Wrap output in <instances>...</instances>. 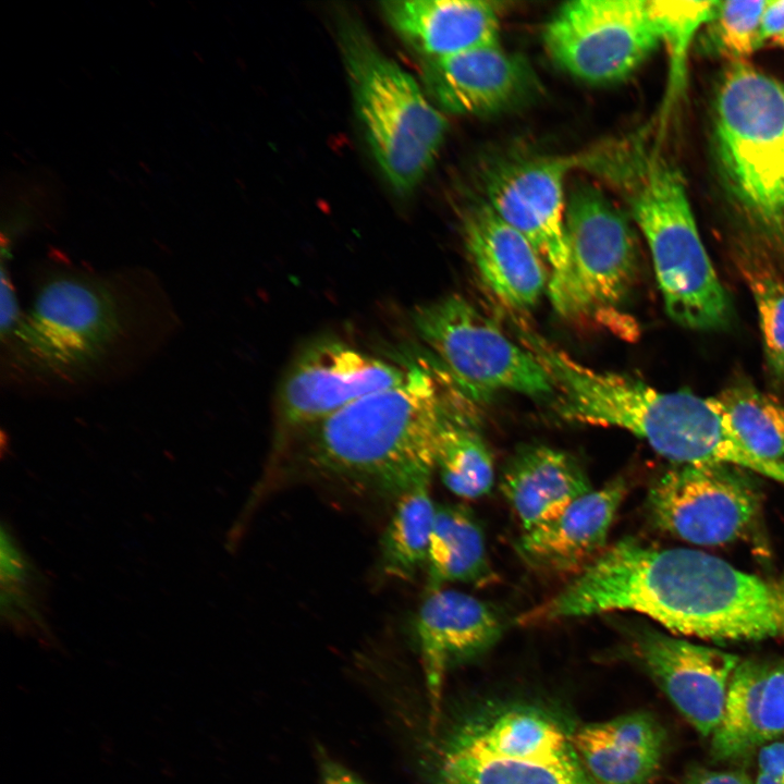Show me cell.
I'll return each mask as SVG.
<instances>
[{"label": "cell", "mask_w": 784, "mask_h": 784, "mask_svg": "<svg viewBox=\"0 0 784 784\" xmlns=\"http://www.w3.org/2000/svg\"><path fill=\"white\" fill-rule=\"evenodd\" d=\"M719 151L744 201L767 218L784 210V84L735 62L715 106Z\"/></svg>", "instance_id": "obj_7"}, {"label": "cell", "mask_w": 784, "mask_h": 784, "mask_svg": "<svg viewBox=\"0 0 784 784\" xmlns=\"http://www.w3.org/2000/svg\"><path fill=\"white\" fill-rule=\"evenodd\" d=\"M725 464H679L649 490L648 511L662 530L689 543L738 539L755 519L758 493L743 471Z\"/></svg>", "instance_id": "obj_12"}, {"label": "cell", "mask_w": 784, "mask_h": 784, "mask_svg": "<svg viewBox=\"0 0 784 784\" xmlns=\"http://www.w3.org/2000/svg\"><path fill=\"white\" fill-rule=\"evenodd\" d=\"M710 402L759 456L784 462V404L747 381L727 385Z\"/></svg>", "instance_id": "obj_29"}, {"label": "cell", "mask_w": 784, "mask_h": 784, "mask_svg": "<svg viewBox=\"0 0 784 784\" xmlns=\"http://www.w3.org/2000/svg\"><path fill=\"white\" fill-rule=\"evenodd\" d=\"M339 36L369 149L391 186L407 194L432 167L448 131L446 119L356 19H342Z\"/></svg>", "instance_id": "obj_6"}, {"label": "cell", "mask_w": 784, "mask_h": 784, "mask_svg": "<svg viewBox=\"0 0 784 784\" xmlns=\"http://www.w3.org/2000/svg\"><path fill=\"white\" fill-rule=\"evenodd\" d=\"M660 41L669 50L671 84L684 81L686 60L693 38L701 25L711 21L718 1L647 0Z\"/></svg>", "instance_id": "obj_30"}, {"label": "cell", "mask_w": 784, "mask_h": 784, "mask_svg": "<svg viewBox=\"0 0 784 784\" xmlns=\"http://www.w3.org/2000/svg\"><path fill=\"white\" fill-rule=\"evenodd\" d=\"M431 723L440 715L443 681L454 665L487 652L502 635L498 613L462 591L427 592L415 621Z\"/></svg>", "instance_id": "obj_16"}, {"label": "cell", "mask_w": 784, "mask_h": 784, "mask_svg": "<svg viewBox=\"0 0 784 784\" xmlns=\"http://www.w3.org/2000/svg\"><path fill=\"white\" fill-rule=\"evenodd\" d=\"M45 577L7 523L1 526V617L21 635L51 644L46 617Z\"/></svg>", "instance_id": "obj_28"}, {"label": "cell", "mask_w": 784, "mask_h": 784, "mask_svg": "<svg viewBox=\"0 0 784 784\" xmlns=\"http://www.w3.org/2000/svg\"><path fill=\"white\" fill-rule=\"evenodd\" d=\"M678 784H755V782L743 771L712 770L696 765L687 769Z\"/></svg>", "instance_id": "obj_34"}, {"label": "cell", "mask_w": 784, "mask_h": 784, "mask_svg": "<svg viewBox=\"0 0 784 784\" xmlns=\"http://www.w3.org/2000/svg\"><path fill=\"white\" fill-rule=\"evenodd\" d=\"M633 645L647 673L677 711L701 736H711L721 722L739 658L650 628L637 632Z\"/></svg>", "instance_id": "obj_14"}, {"label": "cell", "mask_w": 784, "mask_h": 784, "mask_svg": "<svg viewBox=\"0 0 784 784\" xmlns=\"http://www.w3.org/2000/svg\"><path fill=\"white\" fill-rule=\"evenodd\" d=\"M761 44L772 41L784 45V0H767L760 30Z\"/></svg>", "instance_id": "obj_35"}, {"label": "cell", "mask_w": 784, "mask_h": 784, "mask_svg": "<svg viewBox=\"0 0 784 784\" xmlns=\"http://www.w3.org/2000/svg\"><path fill=\"white\" fill-rule=\"evenodd\" d=\"M465 407V403L455 400L441 434L434 470L452 493L477 499L492 488L493 458L479 433L474 412Z\"/></svg>", "instance_id": "obj_26"}, {"label": "cell", "mask_w": 784, "mask_h": 784, "mask_svg": "<svg viewBox=\"0 0 784 784\" xmlns=\"http://www.w3.org/2000/svg\"><path fill=\"white\" fill-rule=\"evenodd\" d=\"M412 319L419 338L464 396L478 400L495 391L536 399L554 395L552 381L538 360L463 296L451 294L420 305Z\"/></svg>", "instance_id": "obj_8"}, {"label": "cell", "mask_w": 784, "mask_h": 784, "mask_svg": "<svg viewBox=\"0 0 784 784\" xmlns=\"http://www.w3.org/2000/svg\"><path fill=\"white\" fill-rule=\"evenodd\" d=\"M543 42L568 74L603 85L627 78L660 37L647 0H575L550 17Z\"/></svg>", "instance_id": "obj_10"}, {"label": "cell", "mask_w": 784, "mask_h": 784, "mask_svg": "<svg viewBox=\"0 0 784 784\" xmlns=\"http://www.w3.org/2000/svg\"><path fill=\"white\" fill-rule=\"evenodd\" d=\"M572 743L596 784H651L666 734L653 715L638 711L587 724L572 735Z\"/></svg>", "instance_id": "obj_21"}, {"label": "cell", "mask_w": 784, "mask_h": 784, "mask_svg": "<svg viewBox=\"0 0 784 784\" xmlns=\"http://www.w3.org/2000/svg\"><path fill=\"white\" fill-rule=\"evenodd\" d=\"M381 11L422 60L499 42L497 3L479 0H390Z\"/></svg>", "instance_id": "obj_20"}, {"label": "cell", "mask_w": 784, "mask_h": 784, "mask_svg": "<svg viewBox=\"0 0 784 784\" xmlns=\"http://www.w3.org/2000/svg\"><path fill=\"white\" fill-rule=\"evenodd\" d=\"M143 309L121 278L54 272L7 334L12 367L75 381L95 373L131 341Z\"/></svg>", "instance_id": "obj_4"}, {"label": "cell", "mask_w": 784, "mask_h": 784, "mask_svg": "<svg viewBox=\"0 0 784 784\" xmlns=\"http://www.w3.org/2000/svg\"><path fill=\"white\" fill-rule=\"evenodd\" d=\"M755 784H784V742H771L758 751Z\"/></svg>", "instance_id": "obj_33"}, {"label": "cell", "mask_w": 784, "mask_h": 784, "mask_svg": "<svg viewBox=\"0 0 784 784\" xmlns=\"http://www.w3.org/2000/svg\"><path fill=\"white\" fill-rule=\"evenodd\" d=\"M501 490L528 530L559 515L591 488L581 465L568 453L527 445L507 462Z\"/></svg>", "instance_id": "obj_22"}, {"label": "cell", "mask_w": 784, "mask_h": 784, "mask_svg": "<svg viewBox=\"0 0 784 784\" xmlns=\"http://www.w3.org/2000/svg\"><path fill=\"white\" fill-rule=\"evenodd\" d=\"M429 482L421 481L396 498L379 550V566L389 577L412 580L426 569L437 507Z\"/></svg>", "instance_id": "obj_27"}, {"label": "cell", "mask_w": 784, "mask_h": 784, "mask_svg": "<svg viewBox=\"0 0 784 784\" xmlns=\"http://www.w3.org/2000/svg\"><path fill=\"white\" fill-rule=\"evenodd\" d=\"M421 73L433 103L455 114L500 113L522 105L539 86L529 64L499 42L425 59Z\"/></svg>", "instance_id": "obj_15"}, {"label": "cell", "mask_w": 784, "mask_h": 784, "mask_svg": "<svg viewBox=\"0 0 784 784\" xmlns=\"http://www.w3.org/2000/svg\"><path fill=\"white\" fill-rule=\"evenodd\" d=\"M765 0L718 1L711 21L720 49L736 62L749 57L761 44V19Z\"/></svg>", "instance_id": "obj_32"}, {"label": "cell", "mask_w": 784, "mask_h": 784, "mask_svg": "<svg viewBox=\"0 0 784 784\" xmlns=\"http://www.w3.org/2000/svg\"><path fill=\"white\" fill-rule=\"evenodd\" d=\"M407 371L339 340L314 341L299 351L281 382L280 420L302 431L367 395L397 385Z\"/></svg>", "instance_id": "obj_13"}, {"label": "cell", "mask_w": 784, "mask_h": 784, "mask_svg": "<svg viewBox=\"0 0 784 784\" xmlns=\"http://www.w3.org/2000/svg\"><path fill=\"white\" fill-rule=\"evenodd\" d=\"M603 170L626 191L630 213L652 257L667 315L694 330L728 324L732 307L703 246L684 182L657 157L638 160L599 156Z\"/></svg>", "instance_id": "obj_5"}, {"label": "cell", "mask_w": 784, "mask_h": 784, "mask_svg": "<svg viewBox=\"0 0 784 784\" xmlns=\"http://www.w3.org/2000/svg\"><path fill=\"white\" fill-rule=\"evenodd\" d=\"M327 784H362L354 777L345 773L332 774Z\"/></svg>", "instance_id": "obj_36"}, {"label": "cell", "mask_w": 784, "mask_h": 784, "mask_svg": "<svg viewBox=\"0 0 784 784\" xmlns=\"http://www.w3.org/2000/svg\"><path fill=\"white\" fill-rule=\"evenodd\" d=\"M565 411L573 422L625 429L678 464L731 465L784 486V462L756 454L709 397L688 390L663 392L583 366L568 381Z\"/></svg>", "instance_id": "obj_3"}, {"label": "cell", "mask_w": 784, "mask_h": 784, "mask_svg": "<svg viewBox=\"0 0 784 784\" xmlns=\"http://www.w3.org/2000/svg\"><path fill=\"white\" fill-rule=\"evenodd\" d=\"M754 295L768 375L784 393V281L768 270H745Z\"/></svg>", "instance_id": "obj_31"}, {"label": "cell", "mask_w": 784, "mask_h": 784, "mask_svg": "<svg viewBox=\"0 0 784 784\" xmlns=\"http://www.w3.org/2000/svg\"><path fill=\"white\" fill-rule=\"evenodd\" d=\"M446 745L478 756L552 760L575 752L572 736L547 712L512 707L462 725Z\"/></svg>", "instance_id": "obj_23"}, {"label": "cell", "mask_w": 784, "mask_h": 784, "mask_svg": "<svg viewBox=\"0 0 784 784\" xmlns=\"http://www.w3.org/2000/svg\"><path fill=\"white\" fill-rule=\"evenodd\" d=\"M426 573L427 592L448 583L486 585L494 579L482 530L468 509L437 505Z\"/></svg>", "instance_id": "obj_24"}, {"label": "cell", "mask_w": 784, "mask_h": 784, "mask_svg": "<svg viewBox=\"0 0 784 784\" xmlns=\"http://www.w3.org/2000/svg\"><path fill=\"white\" fill-rule=\"evenodd\" d=\"M437 784H596L576 751L552 760L478 756L445 745Z\"/></svg>", "instance_id": "obj_25"}, {"label": "cell", "mask_w": 784, "mask_h": 784, "mask_svg": "<svg viewBox=\"0 0 784 784\" xmlns=\"http://www.w3.org/2000/svg\"><path fill=\"white\" fill-rule=\"evenodd\" d=\"M453 392L444 393L431 371L413 365L397 385L302 430L306 458L326 475L397 498L431 479Z\"/></svg>", "instance_id": "obj_2"}, {"label": "cell", "mask_w": 784, "mask_h": 784, "mask_svg": "<svg viewBox=\"0 0 784 784\" xmlns=\"http://www.w3.org/2000/svg\"><path fill=\"white\" fill-rule=\"evenodd\" d=\"M577 166H581L580 157L517 158L493 167L483 183L482 198L549 266V295L560 315L569 285L565 184Z\"/></svg>", "instance_id": "obj_11"}, {"label": "cell", "mask_w": 784, "mask_h": 784, "mask_svg": "<svg viewBox=\"0 0 784 784\" xmlns=\"http://www.w3.org/2000/svg\"><path fill=\"white\" fill-rule=\"evenodd\" d=\"M784 735V666L739 662L728 684L723 715L711 735L714 761L744 759Z\"/></svg>", "instance_id": "obj_19"}, {"label": "cell", "mask_w": 784, "mask_h": 784, "mask_svg": "<svg viewBox=\"0 0 784 784\" xmlns=\"http://www.w3.org/2000/svg\"><path fill=\"white\" fill-rule=\"evenodd\" d=\"M626 482L615 478L572 502L555 517L528 530L515 543L525 564L548 574L580 573L603 551Z\"/></svg>", "instance_id": "obj_18"}, {"label": "cell", "mask_w": 784, "mask_h": 784, "mask_svg": "<svg viewBox=\"0 0 784 784\" xmlns=\"http://www.w3.org/2000/svg\"><path fill=\"white\" fill-rule=\"evenodd\" d=\"M467 253L481 282L510 314L529 310L547 289L546 262L531 243L480 197L462 212Z\"/></svg>", "instance_id": "obj_17"}, {"label": "cell", "mask_w": 784, "mask_h": 784, "mask_svg": "<svg viewBox=\"0 0 784 784\" xmlns=\"http://www.w3.org/2000/svg\"><path fill=\"white\" fill-rule=\"evenodd\" d=\"M569 285L561 316L612 311L630 291L638 254L628 217L598 186L579 182L567 193Z\"/></svg>", "instance_id": "obj_9"}, {"label": "cell", "mask_w": 784, "mask_h": 784, "mask_svg": "<svg viewBox=\"0 0 784 784\" xmlns=\"http://www.w3.org/2000/svg\"><path fill=\"white\" fill-rule=\"evenodd\" d=\"M618 610L713 641L784 639V578L749 574L702 551L627 537L544 603L553 622Z\"/></svg>", "instance_id": "obj_1"}]
</instances>
